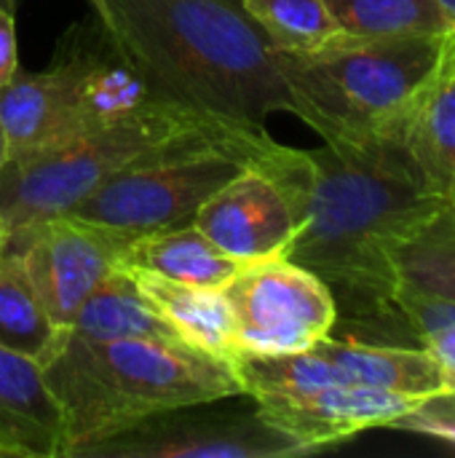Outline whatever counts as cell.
I'll list each match as a JSON object with an SVG mask.
<instances>
[{
	"label": "cell",
	"instance_id": "cell-24",
	"mask_svg": "<svg viewBox=\"0 0 455 458\" xmlns=\"http://www.w3.org/2000/svg\"><path fill=\"white\" fill-rule=\"evenodd\" d=\"M394 427H402V429H410V432H421V435H429V437H437L448 445L455 448V419H448L445 413H434L429 400L424 405H418L413 413H408L405 419H400Z\"/></svg>",
	"mask_w": 455,
	"mask_h": 458
},
{
	"label": "cell",
	"instance_id": "cell-28",
	"mask_svg": "<svg viewBox=\"0 0 455 458\" xmlns=\"http://www.w3.org/2000/svg\"><path fill=\"white\" fill-rule=\"evenodd\" d=\"M0 3H3V5H11V8H16V3H19V0H0ZM86 3L91 5V11H97V8H99V0H86Z\"/></svg>",
	"mask_w": 455,
	"mask_h": 458
},
{
	"label": "cell",
	"instance_id": "cell-9",
	"mask_svg": "<svg viewBox=\"0 0 455 458\" xmlns=\"http://www.w3.org/2000/svg\"><path fill=\"white\" fill-rule=\"evenodd\" d=\"M223 293L239 357L298 354L330 338L338 325L330 287L290 258L244 266Z\"/></svg>",
	"mask_w": 455,
	"mask_h": 458
},
{
	"label": "cell",
	"instance_id": "cell-7",
	"mask_svg": "<svg viewBox=\"0 0 455 458\" xmlns=\"http://www.w3.org/2000/svg\"><path fill=\"white\" fill-rule=\"evenodd\" d=\"M274 145L265 131L180 148L110 177L70 212L134 236L190 225L225 182L257 166Z\"/></svg>",
	"mask_w": 455,
	"mask_h": 458
},
{
	"label": "cell",
	"instance_id": "cell-14",
	"mask_svg": "<svg viewBox=\"0 0 455 458\" xmlns=\"http://www.w3.org/2000/svg\"><path fill=\"white\" fill-rule=\"evenodd\" d=\"M0 458H64V421L38 360L0 346Z\"/></svg>",
	"mask_w": 455,
	"mask_h": 458
},
{
	"label": "cell",
	"instance_id": "cell-29",
	"mask_svg": "<svg viewBox=\"0 0 455 458\" xmlns=\"http://www.w3.org/2000/svg\"><path fill=\"white\" fill-rule=\"evenodd\" d=\"M5 236H8V223H5L3 215H0V247H3V242H5Z\"/></svg>",
	"mask_w": 455,
	"mask_h": 458
},
{
	"label": "cell",
	"instance_id": "cell-19",
	"mask_svg": "<svg viewBox=\"0 0 455 458\" xmlns=\"http://www.w3.org/2000/svg\"><path fill=\"white\" fill-rule=\"evenodd\" d=\"M400 290L455 303V201H442L397 247Z\"/></svg>",
	"mask_w": 455,
	"mask_h": 458
},
{
	"label": "cell",
	"instance_id": "cell-11",
	"mask_svg": "<svg viewBox=\"0 0 455 458\" xmlns=\"http://www.w3.org/2000/svg\"><path fill=\"white\" fill-rule=\"evenodd\" d=\"M217 403L156 413L75 458H287L308 451L260 411H217Z\"/></svg>",
	"mask_w": 455,
	"mask_h": 458
},
{
	"label": "cell",
	"instance_id": "cell-16",
	"mask_svg": "<svg viewBox=\"0 0 455 458\" xmlns=\"http://www.w3.org/2000/svg\"><path fill=\"white\" fill-rule=\"evenodd\" d=\"M123 268L131 274L150 306L172 325V330L188 346L236 365L239 349L233 335V314L223 290L182 284L134 266Z\"/></svg>",
	"mask_w": 455,
	"mask_h": 458
},
{
	"label": "cell",
	"instance_id": "cell-10",
	"mask_svg": "<svg viewBox=\"0 0 455 458\" xmlns=\"http://www.w3.org/2000/svg\"><path fill=\"white\" fill-rule=\"evenodd\" d=\"M134 233L72 212L8 228L3 247L19 255L54 327L64 335L88 293L123 263Z\"/></svg>",
	"mask_w": 455,
	"mask_h": 458
},
{
	"label": "cell",
	"instance_id": "cell-22",
	"mask_svg": "<svg viewBox=\"0 0 455 458\" xmlns=\"http://www.w3.org/2000/svg\"><path fill=\"white\" fill-rule=\"evenodd\" d=\"M327 5L341 30L359 38L451 32L434 0H327Z\"/></svg>",
	"mask_w": 455,
	"mask_h": 458
},
{
	"label": "cell",
	"instance_id": "cell-5",
	"mask_svg": "<svg viewBox=\"0 0 455 458\" xmlns=\"http://www.w3.org/2000/svg\"><path fill=\"white\" fill-rule=\"evenodd\" d=\"M448 35V32H445ZM445 35L359 38L303 54H279L298 115L324 142H357L392 131L416 86L432 70Z\"/></svg>",
	"mask_w": 455,
	"mask_h": 458
},
{
	"label": "cell",
	"instance_id": "cell-23",
	"mask_svg": "<svg viewBox=\"0 0 455 458\" xmlns=\"http://www.w3.org/2000/svg\"><path fill=\"white\" fill-rule=\"evenodd\" d=\"M418 346L426 349L434 357V362H437V368L442 373L448 397H455V322L424 333L418 338Z\"/></svg>",
	"mask_w": 455,
	"mask_h": 458
},
{
	"label": "cell",
	"instance_id": "cell-12",
	"mask_svg": "<svg viewBox=\"0 0 455 458\" xmlns=\"http://www.w3.org/2000/svg\"><path fill=\"white\" fill-rule=\"evenodd\" d=\"M193 225L244 266L287 258L298 236L287 193L260 166H249L225 182L198 209Z\"/></svg>",
	"mask_w": 455,
	"mask_h": 458
},
{
	"label": "cell",
	"instance_id": "cell-21",
	"mask_svg": "<svg viewBox=\"0 0 455 458\" xmlns=\"http://www.w3.org/2000/svg\"><path fill=\"white\" fill-rule=\"evenodd\" d=\"M279 54L303 56L335 43L343 30L327 0H241Z\"/></svg>",
	"mask_w": 455,
	"mask_h": 458
},
{
	"label": "cell",
	"instance_id": "cell-25",
	"mask_svg": "<svg viewBox=\"0 0 455 458\" xmlns=\"http://www.w3.org/2000/svg\"><path fill=\"white\" fill-rule=\"evenodd\" d=\"M19 72L16 48V8L0 3V89Z\"/></svg>",
	"mask_w": 455,
	"mask_h": 458
},
{
	"label": "cell",
	"instance_id": "cell-18",
	"mask_svg": "<svg viewBox=\"0 0 455 458\" xmlns=\"http://www.w3.org/2000/svg\"><path fill=\"white\" fill-rule=\"evenodd\" d=\"M121 266L145 268L182 284L212 290H225L233 282V276L244 268V263L225 255L193 223L137 236L129 244Z\"/></svg>",
	"mask_w": 455,
	"mask_h": 458
},
{
	"label": "cell",
	"instance_id": "cell-15",
	"mask_svg": "<svg viewBox=\"0 0 455 458\" xmlns=\"http://www.w3.org/2000/svg\"><path fill=\"white\" fill-rule=\"evenodd\" d=\"M346 384L373 386L418 400L448 397L442 373L434 357L410 344H383L330 335L316 344Z\"/></svg>",
	"mask_w": 455,
	"mask_h": 458
},
{
	"label": "cell",
	"instance_id": "cell-27",
	"mask_svg": "<svg viewBox=\"0 0 455 458\" xmlns=\"http://www.w3.org/2000/svg\"><path fill=\"white\" fill-rule=\"evenodd\" d=\"M8 161V142H5V134H3V123H0V169L3 164Z\"/></svg>",
	"mask_w": 455,
	"mask_h": 458
},
{
	"label": "cell",
	"instance_id": "cell-20",
	"mask_svg": "<svg viewBox=\"0 0 455 458\" xmlns=\"http://www.w3.org/2000/svg\"><path fill=\"white\" fill-rule=\"evenodd\" d=\"M62 341L16 252L0 247V346L43 360Z\"/></svg>",
	"mask_w": 455,
	"mask_h": 458
},
{
	"label": "cell",
	"instance_id": "cell-13",
	"mask_svg": "<svg viewBox=\"0 0 455 458\" xmlns=\"http://www.w3.org/2000/svg\"><path fill=\"white\" fill-rule=\"evenodd\" d=\"M426 191L455 201V30L397 115L392 131Z\"/></svg>",
	"mask_w": 455,
	"mask_h": 458
},
{
	"label": "cell",
	"instance_id": "cell-26",
	"mask_svg": "<svg viewBox=\"0 0 455 458\" xmlns=\"http://www.w3.org/2000/svg\"><path fill=\"white\" fill-rule=\"evenodd\" d=\"M434 3H437V8L445 13V19H448L451 30H455V0H434Z\"/></svg>",
	"mask_w": 455,
	"mask_h": 458
},
{
	"label": "cell",
	"instance_id": "cell-3",
	"mask_svg": "<svg viewBox=\"0 0 455 458\" xmlns=\"http://www.w3.org/2000/svg\"><path fill=\"white\" fill-rule=\"evenodd\" d=\"M64 421V458L156 413L247 397L233 362L182 341H86L64 333L43 360Z\"/></svg>",
	"mask_w": 455,
	"mask_h": 458
},
{
	"label": "cell",
	"instance_id": "cell-6",
	"mask_svg": "<svg viewBox=\"0 0 455 458\" xmlns=\"http://www.w3.org/2000/svg\"><path fill=\"white\" fill-rule=\"evenodd\" d=\"M249 131L206 121L166 105H153L78 140L29 158H8L0 169V215L8 228L75 209L110 177L156 156L223 142Z\"/></svg>",
	"mask_w": 455,
	"mask_h": 458
},
{
	"label": "cell",
	"instance_id": "cell-17",
	"mask_svg": "<svg viewBox=\"0 0 455 458\" xmlns=\"http://www.w3.org/2000/svg\"><path fill=\"white\" fill-rule=\"evenodd\" d=\"M67 333L86 341H182L172 325L150 306L123 266L110 271L88 293Z\"/></svg>",
	"mask_w": 455,
	"mask_h": 458
},
{
	"label": "cell",
	"instance_id": "cell-8",
	"mask_svg": "<svg viewBox=\"0 0 455 458\" xmlns=\"http://www.w3.org/2000/svg\"><path fill=\"white\" fill-rule=\"evenodd\" d=\"M236 373L257 411L308 454L351 440L367 429L394 427L426 403L373 386L314 378L298 354L239 357Z\"/></svg>",
	"mask_w": 455,
	"mask_h": 458
},
{
	"label": "cell",
	"instance_id": "cell-2",
	"mask_svg": "<svg viewBox=\"0 0 455 458\" xmlns=\"http://www.w3.org/2000/svg\"><path fill=\"white\" fill-rule=\"evenodd\" d=\"M94 13L158 105L249 131L298 115L279 51L241 0H99Z\"/></svg>",
	"mask_w": 455,
	"mask_h": 458
},
{
	"label": "cell",
	"instance_id": "cell-1",
	"mask_svg": "<svg viewBox=\"0 0 455 458\" xmlns=\"http://www.w3.org/2000/svg\"><path fill=\"white\" fill-rule=\"evenodd\" d=\"M257 166L292 204L298 236L287 258L330 287L335 330L343 338L402 344L397 247L442 199L426 191L394 137L324 142L314 150L276 142Z\"/></svg>",
	"mask_w": 455,
	"mask_h": 458
},
{
	"label": "cell",
	"instance_id": "cell-4",
	"mask_svg": "<svg viewBox=\"0 0 455 458\" xmlns=\"http://www.w3.org/2000/svg\"><path fill=\"white\" fill-rule=\"evenodd\" d=\"M153 105L145 81L94 13L59 38L43 70H19L0 89L8 158L48 153Z\"/></svg>",
	"mask_w": 455,
	"mask_h": 458
}]
</instances>
